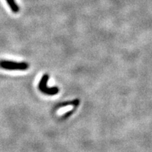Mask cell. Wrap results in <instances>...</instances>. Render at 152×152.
I'll use <instances>...</instances> for the list:
<instances>
[{
	"instance_id": "cell-1",
	"label": "cell",
	"mask_w": 152,
	"mask_h": 152,
	"mask_svg": "<svg viewBox=\"0 0 152 152\" xmlns=\"http://www.w3.org/2000/svg\"><path fill=\"white\" fill-rule=\"evenodd\" d=\"M29 64L27 62H17L14 61L1 59L0 60V68L7 71H26L29 68Z\"/></svg>"
},
{
	"instance_id": "cell-2",
	"label": "cell",
	"mask_w": 152,
	"mask_h": 152,
	"mask_svg": "<svg viewBox=\"0 0 152 152\" xmlns=\"http://www.w3.org/2000/svg\"><path fill=\"white\" fill-rule=\"evenodd\" d=\"M49 75L48 74H45L39 82L38 84V89L43 94L49 95V96H54L55 94H57L59 92V89L57 87H48L47 86V83L49 80Z\"/></svg>"
},
{
	"instance_id": "cell-3",
	"label": "cell",
	"mask_w": 152,
	"mask_h": 152,
	"mask_svg": "<svg viewBox=\"0 0 152 152\" xmlns=\"http://www.w3.org/2000/svg\"><path fill=\"white\" fill-rule=\"evenodd\" d=\"M7 4L9 7V8L14 14H17L18 13L19 10H20V8H19L18 4L16 3V0H6Z\"/></svg>"
},
{
	"instance_id": "cell-4",
	"label": "cell",
	"mask_w": 152,
	"mask_h": 152,
	"mask_svg": "<svg viewBox=\"0 0 152 152\" xmlns=\"http://www.w3.org/2000/svg\"><path fill=\"white\" fill-rule=\"evenodd\" d=\"M80 104V100L79 99H75L73 101H71V102H65L64 103L58 104V105L56 106V109H60L62 107H66V106H69V105H73L75 107H77Z\"/></svg>"
}]
</instances>
